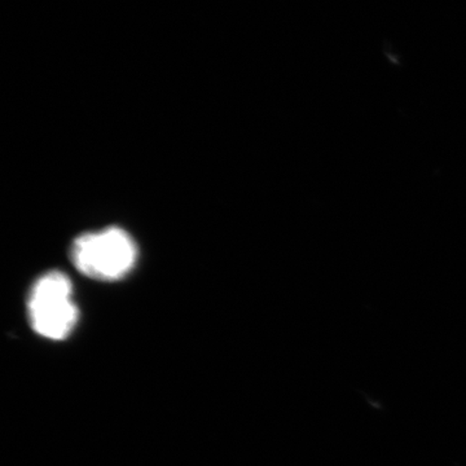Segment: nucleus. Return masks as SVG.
<instances>
[{
	"instance_id": "obj_1",
	"label": "nucleus",
	"mask_w": 466,
	"mask_h": 466,
	"mask_svg": "<svg viewBox=\"0 0 466 466\" xmlns=\"http://www.w3.org/2000/svg\"><path fill=\"white\" fill-rule=\"evenodd\" d=\"M137 258V245L124 229L110 227L79 236L72 248L73 265L81 274L101 281L125 278Z\"/></svg>"
},
{
	"instance_id": "obj_2",
	"label": "nucleus",
	"mask_w": 466,
	"mask_h": 466,
	"mask_svg": "<svg viewBox=\"0 0 466 466\" xmlns=\"http://www.w3.org/2000/svg\"><path fill=\"white\" fill-rule=\"evenodd\" d=\"M27 312L33 329L54 341L66 339L78 323L70 279L60 271L47 272L30 290Z\"/></svg>"
}]
</instances>
